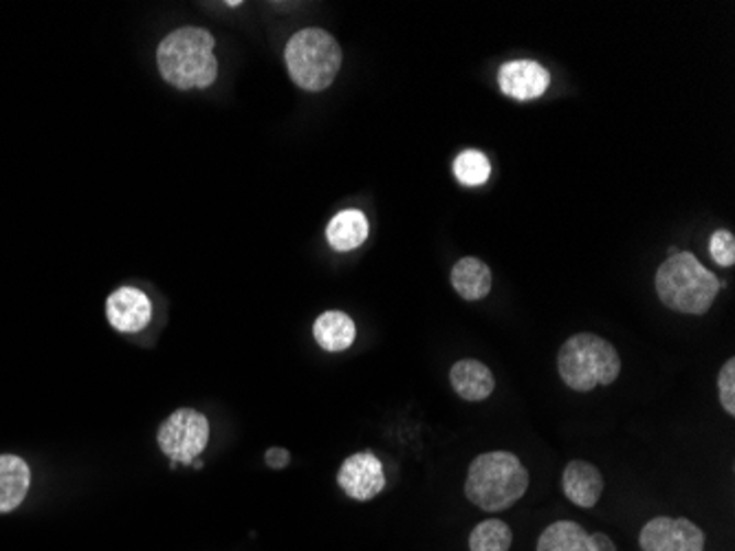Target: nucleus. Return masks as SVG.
I'll return each instance as SVG.
<instances>
[{"label": "nucleus", "mask_w": 735, "mask_h": 551, "mask_svg": "<svg viewBox=\"0 0 735 551\" xmlns=\"http://www.w3.org/2000/svg\"><path fill=\"white\" fill-rule=\"evenodd\" d=\"M370 234L368 219L361 210H342L326 228V241L335 252H353L366 243Z\"/></svg>", "instance_id": "obj_15"}, {"label": "nucleus", "mask_w": 735, "mask_h": 551, "mask_svg": "<svg viewBox=\"0 0 735 551\" xmlns=\"http://www.w3.org/2000/svg\"><path fill=\"white\" fill-rule=\"evenodd\" d=\"M216 41L203 27H181L170 32L157 47L162 78L179 91H203L216 82Z\"/></svg>", "instance_id": "obj_1"}, {"label": "nucleus", "mask_w": 735, "mask_h": 551, "mask_svg": "<svg viewBox=\"0 0 735 551\" xmlns=\"http://www.w3.org/2000/svg\"><path fill=\"white\" fill-rule=\"evenodd\" d=\"M449 382L454 393L465 401H482L495 388L491 368L480 360H458L449 371Z\"/></svg>", "instance_id": "obj_12"}, {"label": "nucleus", "mask_w": 735, "mask_h": 551, "mask_svg": "<svg viewBox=\"0 0 735 551\" xmlns=\"http://www.w3.org/2000/svg\"><path fill=\"white\" fill-rule=\"evenodd\" d=\"M654 287L658 300L667 309L687 316H704L724 283L691 252H678L667 256V261L658 267Z\"/></svg>", "instance_id": "obj_2"}, {"label": "nucleus", "mask_w": 735, "mask_h": 551, "mask_svg": "<svg viewBox=\"0 0 735 551\" xmlns=\"http://www.w3.org/2000/svg\"><path fill=\"white\" fill-rule=\"evenodd\" d=\"M339 43L320 27L296 32L285 49V63L296 87L309 93L326 91L342 69Z\"/></svg>", "instance_id": "obj_4"}, {"label": "nucleus", "mask_w": 735, "mask_h": 551, "mask_svg": "<svg viewBox=\"0 0 735 551\" xmlns=\"http://www.w3.org/2000/svg\"><path fill=\"white\" fill-rule=\"evenodd\" d=\"M30 465L14 454H0V514L16 509L30 489Z\"/></svg>", "instance_id": "obj_13"}, {"label": "nucleus", "mask_w": 735, "mask_h": 551, "mask_svg": "<svg viewBox=\"0 0 735 551\" xmlns=\"http://www.w3.org/2000/svg\"><path fill=\"white\" fill-rule=\"evenodd\" d=\"M210 441V421L203 412L194 408H179L175 410L157 432V443L162 452L177 463L192 465L197 456L208 448Z\"/></svg>", "instance_id": "obj_6"}, {"label": "nucleus", "mask_w": 735, "mask_h": 551, "mask_svg": "<svg viewBox=\"0 0 735 551\" xmlns=\"http://www.w3.org/2000/svg\"><path fill=\"white\" fill-rule=\"evenodd\" d=\"M452 287L460 298L476 302L489 296L493 287V274L489 265L482 263L480 258L465 256L452 269Z\"/></svg>", "instance_id": "obj_14"}, {"label": "nucleus", "mask_w": 735, "mask_h": 551, "mask_svg": "<svg viewBox=\"0 0 735 551\" xmlns=\"http://www.w3.org/2000/svg\"><path fill=\"white\" fill-rule=\"evenodd\" d=\"M337 483L353 500H370L386 487L383 465L372 452H355L342 463Z\"/></svg>", "instance_id": "obj_8"}, {"label": "nucleus", "mask_w": 735, "mask_h": 551, "mask_svg": "<svg viewBox=\"0 0 735 551\" xmlns=\"http://www.w3.org/2000/svg\"><path fill=\"white\" fill-rule=\"evenodd\" d=\"M313 338L324 351L339 353L353 346L357 338V327L353 318L344 311H324L313 322Z\"/></svg>", "instance_id": "obj_16"}, {"label": "nucleus", "mask_w": 735, "mask_h": 551, "mask_svg": "<svg viewBox=\"0 0 735 551\" xmlns=\"http://www.w3.org/2000/svg\"><path fill=\"white\" fill-rule=\"evenodd\" d=\"M643 551H704V531L689 518L656 516L638 533Z\"/></svg>", "instance_id": "obj_7"}, {"label": "nucleus", "mask_w": 735, "mask_h": 551, "mask_svg": "<svg viewBox=\"0 0 735 551\" xmlns=\"http://www.w3.org/2000/svg\"><path fill=\"white\" fill-rule=\"evenodd\" d=\"M454 175L463 186H482L491 177V162L480 151H463L454 162Z\"/></svg>", "instance_id": "obj_19"}, {"label": "nucleus", "mask_w": 735, "mask_h": 551, "mask_svg": "<svg viewBox=\"0 0 735 551\" xmlns=\"http://www.w3.org/2000/svg\"><path fill=\"white\" fill-rule=\"evenodd\" d=\"M107 318L122 333L142 331L153 318L151 298L137 287H120L107 300Z\"/></svg>", "instance_id": "obj_10"}, {"label": "nucleus", "mask_w": 735, "mask_h": 551, "mask_svg": "<svg viewBox=\"0 0 735 551\" xmlns=\"http://www.w3.org/2000/svg\"><path fill=\"white\" fill-rule=\"evenodd\" d=\"M537 551H597V547L592 542V533H588L579 522L557 520L542 531Z\"/></svg>", "instance_id": "obj_17"}, {"label": "nucleus", "mask_w": 735, "mask_h": 551, "mask_svg": "<svg viewBox=\"0 0 735 551\" xmlns=\"http://www.w3.org/2000/svg\"><path fill=\"white\" fill-rule=\"evenodd\" d=\"M717 397L722 408L733 417L735 415V360H726L717 373Z\"/></svg>", "instance_id": "obj_20"}, {"label": "nucleus", "mask_w": 735, "mask_h": 551, "mask_svg": "<svg viewBox=\"0 0 735 551\" xmlns=\"http://www.w3.org/2000/svg\"><path fill=\"white\" fill-rule=\"evenodd\" d=\"M561 492L577 507H594L603 494V474L597 465L583 459H575L564 467Z\"/></svg>", "instance_id": "obj_11"}, {"label": "nucleus", "mask_w": 735, "mask_h": 551, "mask_svg": "<svg viewBox=\"0 0 735 551\" xmlns=\"http://www.w3.org/2000/svg\"><path fill=\"white\" fill-rule=\"evenodd\" d=\"M528 489V472L522 461L506 450L476 456L465 481V496L485 511L513 507Z\"/></svg>", "instance_id": "obj_3"}, {"label": "nucleus", "mask_w": 735, "mask_h": 551, "mask_svg": "<svg viewBox=\"0 0 735 551\" xmlns=\"http://www.w3.org/2000/svg\"><path fill=\"white\" fill-rule=\"evenodd\" d=\"M557 371L568 388L590 393L597 386L616 382L621 357L608 340L594 333H577L561 344L557 353Z\"/></svg>", "instance_id": "obj_5"}, {"label": "nucleus", "mask_w": 735, "mask_h": 551, "mask_svg": "<svg viewBox=\"0 0 735 551\" xmlns=\"http://www.w3.org/2000/svg\"><path fill=\"white\" fill-rule=\"evenodd\" d=\"M592 542H594L597 551H616V547H614V542L610 540L608 533H601V531L592 533Z\"/></svg>", "instance_id": "obj_23"}, {"label": "nucleus", "mask_w": 735, "mask_h": 551, "mask_svg": "<svg viewBox=\"0 0 735 551\" xmlns=\"http://www.w3.org/2000/svg\"><path fill=\"white\" fill-rule=\"evenodd\" d=\"M289 459H291V456H289V452H287L285 448H269L267 454H265L267 465L274 467V470H282V467H287Z\"/></svg>", "instance_id": "obj_22"}, {"label": "nucleus", "mask_w": 735, "mask_h": 551, "mask_svg": "<svg viewBox=\"0 0 735 551\" xmlns=\"http://www.w3.org/2000/svg\"><path fill=\"white\" fill-rule=\"evenodd\" d=\"M711 258L720 267H731L735 263V239L728 230H717L709 241Z\"/></svg>", "instance_id": "obj_21"}, {"label": "nucleus", "mask_w": 735, "mask_h": 551, "mask_svg": "<svg viewBox=\"0 0 735 551\" xmlns=\"http://www.w3.org/2000/svg\"><path fill=\"white\" fill-rule=\"evenodd\" d=\"M513 544V531L504 520L489 518L471 529L469 551H509Z\"/></svg>", "instance_id": "obj_18"}, {"label": "nucleus", "mask_w": 735, "mask_h": 551, "mask_svg": "<svg viewBox=\"0 0 735 551\" xmlns=\"http://www.w3.org/2000/svg\"><path fill=\"white\" fill-rule=\"evenodd\" d=\"M500 91L517 102L542 98L550 87V74L535 60H513L498 71Z\"/></svg>", "instance_id": "obj_9"}]
</instances>
